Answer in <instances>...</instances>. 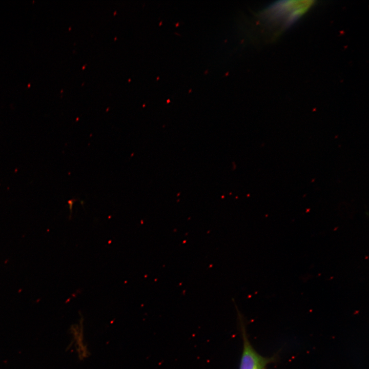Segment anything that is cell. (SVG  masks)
Here are the masks:
<instances>
[{
    "mask_svg": "<svg viewBox=\"0 0 369 369\" xmlns=\"http://www.w3.org/2000/svg\"><path fill=\"white\" fill-rule=\"evenodd\" d=\"M239 331L242 340V349L239 369H267L271 363L278 361V353L271 357H264L258 353L249 340L244 319L237 310Z\"/></svg>",
    "mask_w": 369,
    "mask_h": 369,
    "instance_id": "2",
    "label": "cell"
},
{
    "mask_svg": "<svg viewBox=\"0 0 369 369\" xmlns=\"http://www.w3.org/2000/svg\"><path fill=\"white\" fill-rule=\"evenodd\" d=\"M313 1H279L270 5L261 13L267 23L287 27L294 23L312 6Z\"/></svg>",
    "mask_w": 369,
    "mask_h": 369,
    "instance_id": "1",
    "label": "cell"
}]
</instances>
